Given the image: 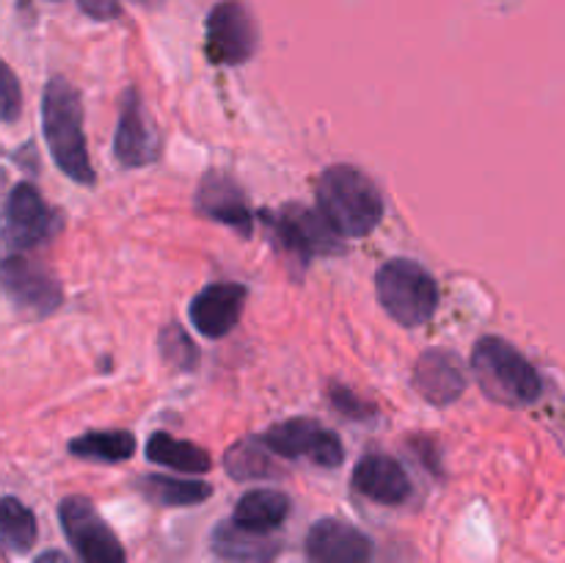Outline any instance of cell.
<instances>
[{"instance_id": "6da1fadb", "label": "cell", "mask_w": 565, "mask_h": 563, "mask_svg": "<svg viewBox=\"0 0 565 563\" xmlns=\"http://www.w3.org/2000/svg\"><path fill=\"white\" fill-rule=\"evenodd\" d=\"M42 132L50 158L77 185H94V166L83 132L81 92L66 77H50L42 94Z\"/></svg>"}, {"instance_id": "7a4b0ae2", "label": "cell", "mask_w": 565, "mask_h": 563, "mask_svg": "<svg viewBox=\"0 0 565 563\" xmlns=\"http://www.w3.org/2000/svg\"><path fill=\"white\" fill-rule=\"evenodd\" d=\"M318 210L340 237H364L384 219V196L362 169L337 163L320 174Z\"/></svg>"}, {"instance_id": "3957f363", "label": "cell", "mask_w": 565, "mask_h": 563, "mask_svg": "<svg viewBox=\"0 0 565 563\" xmlns=\"http://www.w3.org/2000/svg\"><path fill=\"white\" fill-rule=\"evenodd\" d=\"M472 373L483 395L500 406H530L544 392V381L533 362L516 346L494 334L475 342Z\"/></svg>"}, {"instance_id": "277c9868", "label": "cell", "mask_w": 565, "mask_h": 563, "mask_svg": "<svg viewBox=\"0 0 565 563\" xmlns=\"http://www.w3.org/2000/svg\"><path fill=\"white\" fill-rule=\"evenodd\" d=\"M375 290L386 315L406 329L428 323L439 307V285L434 274L414 259L395 257L381 265L375 274Z\"/></svg>"}, {"instance_id": "5b68a950", "label": "cell", "mask_w": 565, "mask_h": 563, "mask_svg": "<svg viewBox=\"0 0 565 563\" xmlns=\"http://www.w3.org/2000/svg\"><path fill=\"white\" fill-rule=\"evenodd\" d=\"M263 224L270 230V237L290 263L307 265L318 254L342 252V237L334 226L323 219L320 210H309L303 204H287L281 210H268Z\"/></svg>"}, {"instance_id": "8992f818", "label": "cell", "mask_w": 565, "mask_h": 563, "mask_svg": "<svg viewBox=\"0 0 565 563\" xmlns=\"http://www.w3.org/2000/svg\"><path fill=\"white\" fill-rule=\"evenodd\" d=\"M259 50V25L246 0H218L204 25V53L215 66H241Z\"/></svg>"}, {"instance_id": "52a82bcc", "label": "cell", "mask_w": 565, "mask_h": 563, "mask_svg": "<svg viewBox=\"0 0 565 563\" xmlns=\"http://www.w3.org/2000/svg\"><path fill=\"white\" fill-rule=\"evenodd\" d=\"M64 226L58 210L50 208L36 185L17 182L6 196L3 208V243L6 254H20L53 241Z\"/></svg>"}, {"instance_id": "ba28073f", "label": "cell", "mask_w": 565, "mask_h": 563, "mask_svg": "<svg viewBox=\"0 0 565 563\" xmlns=\"http://www.w3.org/2000/svg\"><path fill=\"white\" fill-rule=\"evenodd\" d=\"M259 439L274 456L292 458V461H309L323 469H337L345 461L342 439L318 419H285V423L270 425L265 434H259Z\"/></svg>"}, {"instance_id": "9c48e42d", "label": "cell", "mask_w": 565, "mask_h": 563, "mask_svg": "<svg viewBox=\"0 0 565 563\" xmlns=\"http://www.w3.org/2000/svg\"><path fill=\"white\" fill-rule=\"evenodd\" d=\"M61 528L81 563H127L125 546L92 500L72 495L58 506Z\"/></svg>"}, {"instance_id": "30bf717a", "label": "cell", "mask_w": 565, "mask_h": 563, "mask_svg": "<svg viewBox=\"0 0 565 563\" xmlns=\"http://www.w3.org/2000/svg\"><path fill=\"white\" fill-rule=\"evenodd\" d=\"M3 290L6 298L17 309L33 315V318H44V315L55 312L64 301V290L50 276V270H44L33 259L22 257V254H6Z\"/></svg>"}, {"instance_id": "8fae6325", "label": "cell", "mask_w": 565, "mask_h": 563, "mask_svg": "<svg viewBox=\"0 0 565 563\" xmlns=\"http://www.w3.org/2000/svg\"><path fill=\"white\" fill-rule=\"evenodd\" d=\"M114 155L127 169H141L158 160L160 141L152 119L147 116L138 88H127L119 103V121H116Z\"/></svg>"}, {"instance_id": "7c38bea8", "label": "cell", "mask_w": 565, "mask_h": 563, "mask_svg": "<svg viewBox=\"0 0 565 563\" xmlns=\"http://www.w3.org/2000/svg\"><path fill=\"white\" fill-rule=\"evenodd\" d=\"M243 301H246V287L237 282H215L193 296L188 315L199 334L207 340H221L237 326L243 315Z\"/></svg>"}, {"instance_id": "4fadbf2b", "label": "cell", "mask_w": 565, "mask_h": 563, "mask_svg": "<svg viewBox=\"0 0 565 563\" xmlns=\"http://www.w3.org/2000/svg\"><path fill=\"white\" fill-rule=\"evenodd\" d=\"M303 546L309 563H370L373 557V541L342 519L315 522Z\"/></svg>"}, {"instance_id": "5bb4252c", "label": "cell", "mask_w": 565, "mask_h": 563, "mask_svg": "<svg viewBox=\"0 0 565 563\" xmlns=\"http://www.w3.org/2000/svg\"><path fill=\"white\" fill-rule=\"evenodd\" d=\"M412 384L434 406H450L467 390L463 362L445 348H428L414 364Z\"/></svg>"}, {"instance_id": "9a60e30c", "label": "cell", "mask_w": 565, "mask_h": 563, "mask_svg": "<svg viewBox=\"0 0 565 563\" xmlns=\"http://www.w3.org/2000/svg\"><path fill=\"white\" fill-rule=\"evenodd\" d=\"M196 210L202 215H207V219L232 226L243 237L252 235L254 215L246 202V193L224 171H207L204 174L196 191Z\"/></svg>"}, {"instance_id": "2e32d148", "label": "cell", "mask_w": 565, "mask_h": 563, "mask_svg": "<svg viewBox=\"0 0 565 563\" xmlns=\"http://www.w3.org/2000/svg\"><path fill=\"white\" fill-rule=\"evenodd\" d=\"M351 486L356 495L381 506H403L412 497V478L403 464L390 456H364L353 467Z\"/></svg>"}, {"instance_id": "e0dca14e", "label": "cell", "mask_w": 565, "mask_h": 563, "mask_svg": "<svg viewBox=\"0 0 565 563\" xmlns=\"http://www.w3.org/2000/svg\"><path fill=\"white\" fill-rule=\"evenodd\" d=\"M213 550L232 563H270L281 552V541L270 533L241 528L235 519H230L213 530Z\"/></svg>"}, {"instance_id": "ac0fdd59", "label": "cell", "mask_w": 565, "mask_h": 563, "mask_svg": "<svg viewBox=\"0 0 565 563\" xmlns=\"http://www.w3.org/2000/svg\"><path fill=\"white\" fill-rule=\"evenodd\" d=\"M290 497L279 489H252L237 500L235 519L241 528L254 530V533H274L290 517Z\"/></svg>"}, {"instance_id": "d6986e66", "label": "cell", "mask_w": 565, "mask_h": 563, "mask_svg": "<svg viewBox=\"0 0 565 563\" xmlns=\"http://www.w3.org/2000/svg\"><path fill=\"white\" fill-rule=\"evenodd\" d=\"M147 458L158 467L177 469V472H191V475H204L210 472L213 461H210V453L204 447L193 445V442L174 439V436L158 434L149 436L147 442Z\"/></svg>"}, {"instance_id": "ffe728a7", "label": "cell", "mask_w": 565, "mask_h": 563, "mask_svg": "<svg viewBox=\"0 0 565 563\" xmlns=\"http://www.w3.org/2000/svg\"><path fill=\"white\" fill-rule=\"evenodd\" d=\"M138 491L149 502H154V506L185 508L207 500L213 495V486L204 484V480H177L169 478V475H143L138 480Z\"/></svg>"}, {"instance_id": "44dd1931", "label": "cell", "mask_w": 565, "mask_h": 563, "mask_svg": "<svg viewBox=\"0 0 565 563\" xmlns=\"http://www.w3.org/2000/svg\"><path fill=\"white\" fill-rule=\"evenodd\" d=\"M70 453L97 464H125L136 453V436L130 431H88L70 442Z\"/></svg>"}, {"instance_id": "7402d4cb", "label": "cell", "mask_w": 565, "mask_h": 563, "mask_svg": "<svg viewBox=\"0 0 565 563\" xmlns=\"http://www.w3.org/2000/svg\"><path fill=\"white\" fill-rule=\"evenodd\" d=\"M270 456H274V453L263 445L259 436H254V439H243L226 450L224 469L226 475L235 480L274 478V475H281V469L276 467V461Z\"/></svg>"}, {"instance_id": "603a6c76", "label": "cell", "mask_w": 565, "mask_h": 563, "mask_svg": "<svg viewBox=\"0 0 565 563\" xmlns=\"http://www.w3.org/2000/svg\"><path fill=\"white\" fill-rule=\"evenodd\" d=\"M0 533H3V546L14 555H22L36 544V517L11 495L0 502Z\"/></svg>"}, {"instance_id": "cb8c5ba5", "label": "cell", "mask_w": 565, "mask_h": 563, "mask_svg": "<svg viewBox=\"0 0 565 563\" xmlns=\"http://www.w3.org/2000/svg\"><path fill=\"white\" fill-rule=\"evenodd\" d=\"M158 348H160V353H163V359L171 364V368H177V370H193V368H196V362H199L196 346H193V340L188 337V331L182 329L180 323H169V326H163V329H160Z\"/></svg>"}, {"instance_id": "d4e9b609", "label": "cell", "mask_w": 565, "mask_h": 563, "mask_svg": "<svg viewBox=\"0 0 565 563\" xmlns=\"http://www.w3.org/2000/svg\"><path fill=\"white\" fill-rule=\"evenodd\" d=\"M326 397H329V403L342 414V417H348V419H373L375 417L373 403H367L364 397H359L356 392L345 390V386L331 384L329 392H326Z\"/></svg>"}, {"instance_id": "484cf974", "label": "cell", "mask_w": 565, "mask_h": 563, "mask_svg": "<svg viewBox=\"0 0 565 563\" xmlns=\"http://www.w3.org/2000/svg\"><path fill=\"white\" fill-rule=\"evenodd\" d=\"M0 92H3V105H0V110H3V121L6 125H14V121L20 119V110H22V92H20V81H17L14 70H11L9 64L3 66V86H0Z\"/></svg>"}, {"instance_id": "4316f807", "label": "cell", "mask_w": 565, "mask_h": 563, "mask_svg": "<svg viewBox=\"0 0 565 563\" xmlns=\"http://www.w3.org/2000/svg\"><path fill=\"white\" fill-rule=\"evenodd\" d=\"M81 9L94 20H114L119 17V0H81Z\"/></svg>"}, {"instance_id": "83f0119b", "label": "cell", "mask_w": 565, "mask_h": 563, "mask_svg": "<svg viewBox=\"0 0 565 563\" xmlns=\"http://www.w3.org/2000/svg\"><path fill=\"white\" fill-rule=\"evenodd\" d=\"M33 563H72L70 557L64 555V552H58V550H47V552H42V555L36 557V561Z\"/></svg>"}, {"instance_id": "f1b7e54d", "label": "cell", "mask_w": 565, "mask_h": 563, "mask_svg": "<svg viewBox=\"0 0 565 563\" xmlns=\"http://www.w3.org/2000/svg\"><path fill=\"white\" fill-rule=\"evenodd\" d=\"M136 3H141V6H147V9H154V6H160V3H166V0H136Z\"/></svg>"}, {"instance_id": "f546056e", "label": "cell", "mask_w": 565, "mask_h": 563, "mask_svg": "<svg viewBox=\"0 0 565 563\" xmlns=\"http://www.w3.org/2000/svg\"><path fill=\"white\" fill-rule=\"evenodd\" d=\"M55 3H58V0H55Z\"/></svg>"}]
</instances>
